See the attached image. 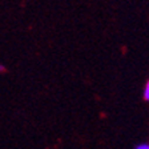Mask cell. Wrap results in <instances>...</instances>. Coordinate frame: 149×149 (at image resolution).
<instances>
[{
    "mask_svg": "<svg viewBox=\"0 0 149 149\" xmlns=\"http://www.w3.org/2000/svg\"><path fill=\"white\" fill-rule=\"evenodd\" d=\"M143 97L145 101L149 102V79L146 80L145 85H144V91H143Z\"/></svg>",
    "mask_w": 149,
    "mask_h": 149,
    "instance_id": "obj_1",
    "label": "cell"
},
{
    "mask_svg": "<svg viewBox=\"0 0 149 149\" xmlns=\"http://www.w3.org/2000/svg\"><path fill=\"white\" fill-rule=\"evenodd\" d=\"M134 149H149V143H140L134 146Z\"/></svg>",
    "mask_w": 149,
    "mask_h": 149,
    "instance_id": "obj_2",
    "label": "cell"
},
{
    "mask_svg": "<svg viewBox=\"0 0 149 149\" xmlns=\"http://www.w3.org/2000/svg\"><path fill=\"white\" fill-rule=\"evenodd\" d=\"M0 72H7V68L3 64H0Z\"/></svg>",
    "mask_w": 149,
    "mask_h": 149,
    "instance_id": "obj_3",
    "label": "cell"
}]
</instances>
